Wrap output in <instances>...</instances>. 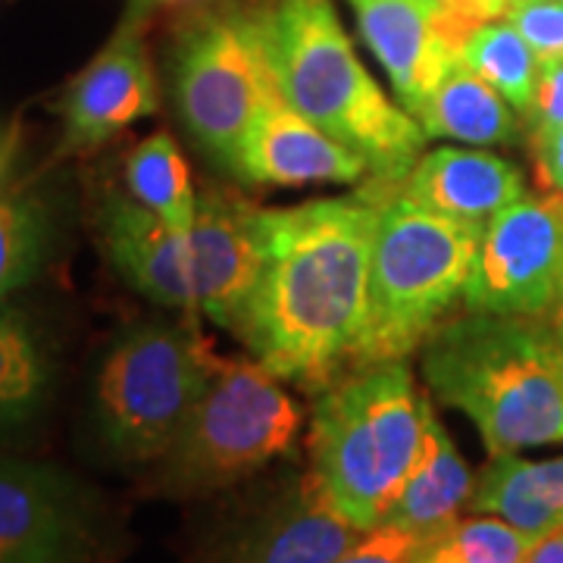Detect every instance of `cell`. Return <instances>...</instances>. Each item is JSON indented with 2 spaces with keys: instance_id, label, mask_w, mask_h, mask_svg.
Here are the masks:
<instances>
[{
  "instance_id": "6da1fadb",
  "label": "cell",
  "mask_w": 563,
  "mask_h": 563,
  "mask_svg": "<svg viewBox=\"0 0 563 563\" xmlns=\"http://www.w3.org/2000/svg\"><path fill=\"white\" fill-rule=\"evenodd\" d=\"M398 181L366 179L357 195L263 210L261 279L232 332L257 361L303 391L351 369L369 295L383 203Z\"/></svg>"
},
{
  "instance_id": "7a4b0ae2",
  "label": "cell",
  "mask_w": 563,
  "mask_h": 563,
  "mask_svg": "<svg viewBox=\"0 0 563 563\" xmlns=\"http://www.w3.org/2000/svg\"><path fill=\"white\" fill-rule=\"evenodd\" d=\"M279 98L369 163V179L401 181L426 132L366 73L332 0H257L244 10Z\"/></svg>"
},
{
  "instance_id": "3957f363",
  "label": "cell",
  "mask_w": 563,
  "mask_h": 563,
  "mask_svg": "<svg viewBox=\"0 0 563 563\" xmlns=\"http://www.w3.org/2000/svg\"><path fill=\"white\" fill-rule=\"evenodd\" d=\"M432 395L461 410L492 457L563 444V344L551 317L466 310L422 344Z\"/></svg>"
},
{
  "instance_id": "277c9868",
  "label": "cell",
  "mask_w": 563,
  "mask_h": 563,
  "mask_svg": "<svg viewBox=\"0 0 563 563\" xmlns=\"http://www.w3.org/2000/svg\"><path fill=\"white\" fill-rule=\"evenodd\" d=\"M429 398L407 361L342 373L317 391L307 454L329 498L357 529H376L420 463Z\"/></svg>"
},
{
  "instance_id": "5b68a950",
  "label": "cell",
  "mask_w": 563,
  "mask_h": 563,
  "mask_svg": "<svg viewBox=\"0 0 563 563\" xmlns=\"http://www.w3.org/2000/svg\"><path fill=\"white\" fill-rule=\"evenodd\" d=\"M483 229L451 220L391 185L373 235L369 295L351 369L407 361L463 298Z\"/></svg>"
},
{
  "instance_id": "8992f818",
  "label": "cell",
  "mask_w": 563,
  "mask_h": 563,
  "mask_svg": "<svg viewBox=\"0 0 563 563\" xmlns=\"http://www.w3.org/2000/svg\"><path fill=\"white\" fill-rule=\"evenodd\" d=\"M301 420V407L261 361L217 354L179 439L157 461L151 492L203 498L244 483L295 451Z\"/></svg>"
},
{
  "instance_id": "52a82bcc",
  "label": "cell",
  "mask_w": 563,
  "mask_h": 563,
  "mask_svg": "<svg viewBox=\"0 0 563 563\" xmlns=\"http://www.w3.org/2000/svg\"><path fill=\"white\" fill-rule=\"evenodd\" d=\"M213 347L195 322H151L125 332L95 379V422L103 448L122 463L166 457L213 369Z\"/></svg>"
},
{
  "instance_id": "ba28073f",
  "label": "cell",
  "mask_w": 563,
  "mask_h": 563,
  "mask_svg": "<svg viewBox=\"0 0 563 563\" xmlns=\"http://www.w3.org/2000/svg\"><path fill=\"white\" fill-rule=\"evenodd\" d=\"M169 69L185 129L203 151L232 166L263 103L279 95L244 10H203L181 22Z\"/></svg>"
},
{
  "instance_id": "9c48e42d",
  "label": "cell",
  "mask_w": 563,
  "mask_h": 563,
  "mask_svg": "<svg viewBox=\"0 0 563 563\" xmlns=\"http://www.w3.org/2000/svg\"><path fill=\"white\" fill-rule=\"evenodd\" d=\"M122 532L95 488L47 463L0 457V563H113Z\"/></svg>"
},
{
  "instance_id": "30bf717a",
  "label": "cell",
  "mask_w": 563,
  "mask_h": 563,
  "mask_svg": "<svg viewBox=\"0 0 563 563\" xmlns=\"http://www.w3.org/2000/svg\"><path fill=\"white\" fill-rule=\"evenodd\" d=\"M563 288V195H526L483 229L463 291L466 310L501 317H551Z\"/></svg>"
},
{
  "instance_id": "8fae6325",
  "label": "cell",
  "mask_w": 563,
  "mask_h": 563,
  "mask_svg": "<svg viewBox=\"0 0 563 563\" xmlns=\"http://www.w3.org/2000/svg\"><path fill=\"white\" fill-rule=\"evenodd\" d=\"M361 536L307 470L201 536L188 563H335Z\"/></svg>"
},
{
  "instance_id": "7c38bea8",
  "label": "cell",
  "mask_w": 563,
  "mask_h": 563,
  "mask_svg": "<svg viewBox=\"0 0 563 563\" xmlns=\"http://www.w3.org/2000/svg\"><path fill=\"white\" fill-rule=\"evenodd\" d=\"M147 0H135L113 38L66 85L57 113L63 120L60 157L85 154L157 113L161 95L147 51Z\"/></svg>"
},
{
  "instance_id": "4fadbf2b",
  "label": "cell",
  "mask_w": 563,
  "mask_h": 563,
  "mask_svg": "<svg viewBox=\"0 0 563 563\" xmlns=\"http://www.w3.org/2000/svg\"><path fill=\"white\" fill-rule=\"evenodd\" d=\"M366 47L379 57L391 91L417 117L439 81L461 63L463 35L442 0H351Z\"/></svg>"
},
{
  "instance_id": "5bb4252c",
  "label": "cell",
  "mask_w": 563,
  "mask_h": 563,
  "mask_svg": "<svg viewBox=\"0 0 563 563\" xmlns=\"http://www.w3.org/2000/svg\"><path fill=\"white\" fill-rule=\"evenodd\" d=\"M195 242V310L232 329L261 279L266 242L263 210L242 195L213 188L198 201Z\"/></svg>"
},
{
  "instance_id": "9a60e30c",
  "label": "cell",
  "mask_w": 563,
  "mask_h": 563,
  "mask_svg": "<svg viewBox=\"0 0 563 563\" xmlns=\"http://www.w3.org/2000/svg\"><path fill=\"white\" fill-rule=\"evenodd\" d=\"M95 235L103 257L132 288L151 301L198 313L191 232H173L129 191L107 188L95 203Z\"/></svg>"
},
{
  "instance_id": "2e32d148",
  "label": "cell",
  "mask_w": 563,
  "mask_h": 563,
  "mask_svg": "<svg viewBox=\"0 0 563 563\" xmlns=\"http://www.w3.org/2000/svg\"><path fill=\"white\" fill-rule=\"evenodd\" d=\"M251 185H351L373 176L369 163L342 141L325 135L320 125L303 120L279 95L263 103L257 120L244 132L239 154L229 166Z\"/></svg>"
},
{
  "instance_id": "e0dca14e",
  "label": "cell",
  "mask_w": 563,
  "mask_h": 563,
  "mask_svg": "<svg viewBox=\"0 0 563 563\" xmlns=\"http://www.w3.org/2000/svg\"><path fill=\"white\" fill-rule=\"evenodd\" d=\"M401 195L451 220L485 229L495 213L526 198L520 166L488 151L435 147L422 151L420 161L401 179Z\"/></svg>"
},
{
  "instance_id": "ac0fdd59",
  "label": "cell",
  "mask_w": 563,
  "mask_h": 563,
  "mask_svg": "<svg viewBox=\"0 0 563 563\" xmlns=\"http://www.w3.org/2000/svg\"><path fill=\"white\" fill-rule=\"evenodd\" d=\"M473 488L476 476L470 463L463 461L457 444L451 442L448 429L429 404L420 463L383 523L401 526L420 539H435L461 520V510L470 507Z\"/></svg>"
},
{
  "instance_id": "d6986e66",
  "label": "cell",
  "mask_w": 563,
  "mask_h": 563,
  "mask_svg": "<svg viewBox=\"0 0 563 563\" xmlns=\"http://www.w3.org/2000/svg\"><path fill=\"white\" fill-rule=\"evenodd\" d=\"M470 510L501 517L529 539L558 529L563 526V454L548 461H526L520 454L492 457L476 476Z\"/></svg>"
},
{
  "instance_id": "ffe728a7",
  "label": "cell",
  "mask_w": 563,
  "mask_h": 563,
  "mask_svg": "<svg viewBox=\"0 0 563 563\" xmlns=\"http://www.w3.org/2000/svg\"><path fill=\"white\" fill-rule=\"evenodd\" d=\"M426 139H451L463 144H517V110L483 81L470 66L454 63L439 88L426 98L417 117Z\"/></svg>"
},
{
  "instance_id": "44dd1931",
  "label": "cell",
  "mask_w": 563,
  "mask_h": 563,
  "mask_svg": "<svg viewBox=\"0 0 563 563\" xmlns=\"http://www.w3.org/2000/svg\"><path fill=\"white\" fill-rule=\"evenodd\" d=\"M125 188L139 203L154 210L173 232H191L198 220V198L188 163L169 132L139 141L125 161Z\"/></svg>"
},
{
  "instance_id": "7402d4cb",
  "label": "cell",
  "mask_w": 563,
  "mask_h": 563,
  "mask_svg": "<svg viewBox=\"0 0 563 563\" xmlns=\"http://www.w3.org/2000/svg\"><path fill=\"white\" fill-rule=\"evenodd\" d=\"M461 63L488 81L523 120H529L542 60L510 22L492 20L476 25L461 41Z\"/></svg>"
},
{
  "instance_id": "603a6c76",
  "label": "cell",
  "mask_w": 563,
  "mask_h": 563,
  "mask_svg": "<svg viewBox=\"0 0 563 563\" xmlns=\"http://www.w3.org/2000/svg\"><path fill=\"white\" fill-rule=\"evenodd\" d=\"M51 251V213L35 191L16 181L0 185V301L38 276Z\"/></svg>"
},
{
  "instance_id": "cb8c5ba5",
  "label": "cell",
  "mask_w": 563,
  "mask_h": 563,
  "mask_svg": "<svg viewBox=\"0 0 563 563\" xmlns=\"http://www.w3.org/2000/svg\"><path fill=\"white\" fill-rule=\"evenodd\" d=\"M47 391V357L29 320L0 310V426L25 422Z\"/></svg>"
},
{
  "instance_id": "d4e9b609",
  "label": "cell",
  "mask_w": 563,
  "mask_h": 563,
  "mask_svg": "<svg viewBox=\"0 0 563 563\" xmlns=\"http://www.w3.org/2000/svg\"><path fill=\"white\" fill-rule=\"evenodd\" d=\"M439 539L457 563H523L532 544L526 532L492 514L457 520Z\"/></svg>"
},
{
  "instance_id": "484cf974",
  "label": "cell",
  "mask_w": 563,
  "mask_h": 563,
  "mask_svg": "<svg viewBox=\"0 0 563 563\" xmlns=\"http://www.w3.org/2000/svg\"><path fill=\"white\" fill-rule=\"evenodd\" d=\"M510 22L539 60H563V0H510Z\"/></svg>"
},
{
  "instance_id": "4316f807",
  "label": "cell",
  "mask_w": 563,
  "mask_h": 563,
  "mask_svg": "<svg viewBox=\"0 0 563 563\" xmlns=\"http://www.w3.org/2000/svg\"><path fill=\"white\" fill-rule=\"evenodd\" d=\"M422 544L426 539L401 526L379 523L376 529H366L335 563H417Z\"/></svg>"
},
{
  "instance_id": "83f0119b",
  "label": "cell",
  "mask_w": 563,
  "mask_h": 563,
  "mask_svg": "<svg viewBox=\"0 0 563 563\" xmlns=\"http://www.w3.org/2000/svg\"><path fill=\"white\" fill-rule=\"evenodd\" d=\"M563 122V60H544L539 66L536 101L529 113V129H551Z\"/></svg>"
},
{
  "instance_id": "f1b7e54d",
  "label": "cell",
  "mask_w": 563,
  "mask_h": 563,
  "mask_svg": "<svg viewBox=\"0 0 563 563\" xmlns=\"http://www.w3.org/2000/svg\"><path fill=\"white\" fill-rule=\"evenodd\" d=\"M536 176L548 191L563 195V122L551 129H532Z\"/></svg>"
},
{
  "instance_id": "f546056e",
  "label": "cell",
  "mask_w": 563,
  "mask_h": 563,
  "mask_svg": "<svg viewBox=\"0 0 563 563\" xmlns=\"http://www.w3.org/2000/svg\"><path fill=\"white\" fill-rule=\"evenodd\" d=\"M442 3L451 22H454V29L461 32L463 38L476 25H483V22L504 20V13L510 7V0H442Z\"/></svg>"
},
{
  "instance_id": "4dcf8cb0",
  "label": "cell",
  "mask_w": 563,
  "mask_h": 563,
  "mask_svg": "<svg viewBox=\"0 0 563 563\" xmlns=\"http://www.w3.org/2000/svg\"><path fill=\"white\" fill-rule=\"evenodd\" d=\"M22 147V129L16 120H0V185L10 181Z\"/></svg>"
},
{
  "instance_id": "1f68e13d",
  "label": "cell",
  "mask_w": 563,
  "mask_h": 563,
  "mask_svg": "<svg viewBox=\"0 0 563 563\" xmlns=\"http://www.w3.org/2000/svg\"><path fill=\"white\" fill-rule=\"evenodd\" d=\"M523 563H563V526L532 539Z\"/></svg>"
},
{
  "instance_id": "d6a6232c",
  "label": "cell",
  "mask_w": 563,
  "mask_h": 563,
  "mask_svg": "<svg viewBox=\"0 0 563 563\" xmlns=\"http://www.w3.org/2000/svg\"><path fill=\"white\" fill-rule=\"evenodd\" d=\"M551 325H554V332H558V339L563 344V301L551 310Z\"/></svg>"
},
{
  "instance_id": "836d02e7",
  "label": "cell",
  "mask_w": 563,
  "mask_h": 563,
  "mask_svg": "<svg viewBox=\"0 0 563 563\" xmlns=\"http://www.w3.org/2000/svg\"><path fill=\"white\" fill-rule=\"evenodd\" d=\"M147 3H185V0H147Z\"/></svg>"
},
{
  "instance_id": "e575fe53",
  "label": "cell",
  "mask_w": 563,
  "mask_h": 563,
  "mask_svg": "<svg viewBox=\"0 0 563 563\" xmlns=\"http://www.w3.org/2000/svg\"><path fill=\"white\" fill-rule=\"evenodd\" d=\"M561 301H563V288H561Z\"/></svg>"
}]
</instances>
